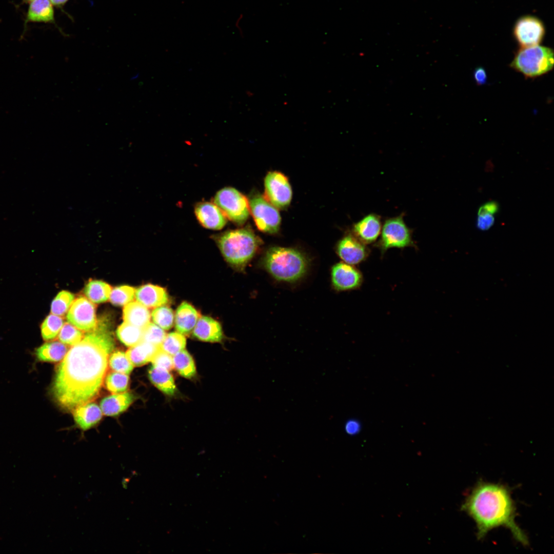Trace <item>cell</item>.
<instances>
[{
	"mask_svg": "<svg viewBox=\"0 0 554 554\" xmlns=\"http://www.w3.org/2000/svg\"><path fill=\"white\" fill-rule=\"evenodd\" d=\"M114 345L110 333L96 326L67 351L57 367L52 387L61 408L73 410L96 397Z\"/></svg>",
	"mask_w": 554,
	"mask_h": 554,
	"instance_id": "cell-1",
	"label": "cell"
},
{
	"mask_svg": "<svg viewBox=\"0 0 554 554\" xmlns=\"http://www.w3.org/2000/svg\"><path fill=\"white\" fill-rule=\"evenodd\" d=\"M474 521L477 537L483 539L494 528L508 529L513 538L523 546L528 537L516 522L517 508L507 486L479 481L465 498L461 508Z\"/></svg>",
	"mask_w": 554,
	"mask_h": 554,
	"instance_id": "cell-2",
	"label": "cell"
},
{
	"mask_svg": "<svg viewBox=\"0 0 554 554\" xmlns=\"http://www.w3.org/2000/svg\"><path fill=\"white\" fill-rule=\"evenodd\" d=\"M214 239L226 261L241 270L252 259L261 243L254 232L247 228L227 230Z\"/></svg>",
	"mask_w": 554,
	"mask_h": 554,
	"instance_id": "cell-3",
	"label": "cell"
},
{
	"mask_svg": "<svg viewBox=\"0 0 554 554\" xmlns=\"http://www.w3.org/2000/svg\"><path fill=\"white\" fill-rule=\"evenodd\" d=\"M263 264L266 270L276 280L294 282L307 271L306 258L296 249L281 247L269 248L265 254Z\"/></svg>",
	"mask_w": 554,
	"mask_h": 554,
	"instance_id": "cell-4",
	"label": "cell"
},
{
	"mask_svg": "<svg viewBox=\"0 0 554 554\" xmlns=\"http://www.w3.org/2000/svg\"><path fill=\"white\" fill-rule=\"evenodd\" d=\"M553 66V50L539 45L521 47L510 64L512 69L529 78L548 73Z\"/></svg>",
	"mask_w": 554,
	"mask_h": 554,
	"instance_id": "cell-5",
	"label": "cell"
},
{
	"mask_svg": "<svg viewBox=\"0 0 554 554\" xmlns=\"http://www.w3.org/2000/svg\"><path fill=\"white\" fill-rule=\"evenodd\" d=\"M375 246L382 255L390 248L415 247L412 231L406 224L402 214L387 219L384 221L381 236Z\"/></svg>",
	"mask_w": 554,
	"mask_h": 554,
	"instance_id": "cell-6",
	"label": "cell"
},
{
	"mask_svg": "<svg viewBox=\"0 0 554 554\" xmlns=\"http://www.w3.org/2000/svg\"><path fill=\"white\" fill-rule=\"evenodd\" d=\"M213 202L227 219L237 225L244 224L249 217L248 200L235 188L225 187L220 190Z\"/></svg>",
	"mask_w": 554,
	"mask_h": 554,
	"instance_id": "cell-7",
	"label": "cell"
},
{
	"mask_svg": "<svg viewBox=\"0 0 554 554\" xmlns=\"http://www.w3.org/2000/svg\"><path fill=\"white\" fill-rule=\"evenodd\" d=\"M248 202L250 211L257 228L266 233L277 232L281 221L277 208L259 193L252 195Z\"/></svg>",
	"mask_w": 554,
	"mask_h": 554,
	"instance_id": "cell-8",
	"label": "cell"
},
{
	"mask_svg": "<svg viewBox=\"0 0 554 554\" xmlns=\"http://www.w3.org/2000/svg\"><path fill=\"white\" fill-rule=\"evenodd\" d=\"M265 199L279 209H284L290 203L292 189L288 179L278 171L269 172L265 181Z\"/></svg>",
	"mask_w": 554,
	"mask_h": 554,
	"instance_id": "cell-9",
	"label": "cell"
},
{
	"mask_svg": "<svg viewBox=\"0 0 554 554\" xmlns=\"http://www.w3.org/2000/svg\"><path fill=\"white\" fill-rule=\"evenodd\" d=\"M67 319L69 323L84 331H92L97 326L95 306L84 296H80L73 301Z\"/></svg>",
	"mask_w": 554,
	"mask_h": 554,
	"instance_id": "cell-10",
	"label": "cell"
},
{
	"mask_svg": "<svg viewBox=\"0 0 554 554\" xmlns=\"http://www.w3.org/2000/svg\"><path fill=\"white\" fill-rule=\"evenodd\" d=\"M545 34L543 24L536 17L524 16L516 23L514 35L521 47L539 45Z\"/></svg>",
	"mask_w": 554,
	"mask_h": 554,
	"instance_id": "cell-11",
	"label": "cell"
},
{
	"mask_svg": "<svg viewBox=\"0 0 554 554\" xmlns=\"http://www.w3.org/2000/svg\"><path fill=\"white\" fill-rule=\"evenodd\" d=\"M331 275L333 287L338 291L357 289L363 282L361 271L345 262L335 264L332 268Z\"/></svg>",
	"mask_w": 554,
	"mask_h": 554,
	"instance_id": "cell-12",
	"label": "cell"
},
{
	"mask_svg": "<svg viewBox=\"0 0 554 554\" xmlns=\"http://www.w3.org/2000/svg\"><path fill=\"white\" fill-rule=\"evenodd\" d=\"M344 262L355 265L364 262L369 254V249L353 234H348L338 243L336 248Z\"/></svg>",
	"mask_w": 554,
	"mask_h": 554,
	"instance_id": "cell-13",
	"label": "cell"
},
{
	"mask_svg": "<svg viewBox=\"0 0 554 554\" xmlns=\"http://www.w3.org/2000/svg\"><path fill=\"white\" fill-rule=\"evenodd\" d=\"M194 211L197 220L206 228L220 230L227 223V218L214 203H198Z\"/></svg>",
	"mask_w": 554,
	"mask_h": 554,
	"instance_id": "cell-14",
	"label": "cell"
},
{
	"mask_svg": "<svg viewBox=\"0 0 554 554\" xmlns=\"http://www.w3.org/2000/svg\"><path fill=\"white\" fill-rule=\"evenodd\" d=\"M382 227L381 217L375 213H369L353 225L352 231L357 238L367 245L377 241Z\"/></svg>",
	"mask_w": 554,
	"mask_h": 554,
	"instance_id": "cell-15",
	"label": "cell"
},
{
	"mask_svg": "<svg viewBox=\"0 0 554 554\" xmlns=\"http://www.w3.org/2000/svg\"><path fill=\"white\" fill-rule=\"evenodd\" d=\"M30 23L55 25L54 6L49 0H33L29 3L24 20V33Z\"/></svg>",
	"mask_w": 554,
	"mask_h": 554,
	"instance_id": "cell-16",
	"label": "cell"
},
{
	"mask_svg": "<svg viewBox=\"0 0 554 554\" xmlns=\"http://www.w3.org/2000/svg\"><path fill=\"white\" fill-rule=\"evenodd\" d=\"M135 297L137 302L146 307H157L167 304L169 301L166 289L150 284H146L135 290Z\"/></svg>",
	"mask_w": 554,
	"mask_h": 554,
	"instance_id": "cell-17",
	"label": "cell"
},
{
	"mask_svg": "<svg viewBox=\"0 0 554 554\" xmlns=\"http://www.w3.org/2000/svg\"><path fill=\"white\" fill-rule=\"evenodd\" d=\"M193 335L199 340L212 343L221 342L223 338L220 324L207 316L199 318L193 328Z\"/></svg>",
	"mask_w": 554,
	"mask_h": 554,
	"instance_id": "cell-18",
	"label": "cell"
},
{
	"mask_svg": "<svg viewBox=\"0 0 554 554\" xmlns=\"http://www.w3.org/2000/svg\"><path fill=\"white\" fill-rule=\"evenodd\" d=\"M200 314L196 309L187 302H182L177 308L175 315L176 330L183 334H188L194 328Z\"/></svg>",
	"mask_w": 554,
	"mask_h": 554,
	"instance_id": "cell-19",
	"label": "cell"
},
{
	"mask_svg": "<svg viewBox=\"0 0 554 554\" xmlns=\"http://www.w3.org/2000/svg\"><path fill=\"white\" fill-rule=\"evenodd\" d=\"M73 410L75 422L79 427L86 430L100 421L102 411L97 404L88 403L76 407Z\"/></svg>",
	"mask_w": 554,
	"mask_h": 554,
	"instance_id": "cell-20",
	"label": "cell"
},
{
	"mask_svg": "<svg viewBox=\"0 0 554 554\" xmlns=\"http://www.w3.org/2000/svg\"><path fill=\"white\" fill-rule=\"evenodd\" d=\"M134 400V396L130 392L117 393L103 399L100 407L105 415L115 416L125 411Z\"/></svg>",
	"mask_w": 554,
	"mask_h": 554,
	"instance_id": "cell-21",
	"label": "cell"
},
{
	"mask_svg": "<svg viewBox=\"0 0 554 554\" xmlns=\"http://www.w3.org/2000/svg\"><path fill=\"white\" fill-rule=\"evenodd\" d=\"M150 316L147 307L137 301L125 305L123 309L124 322L142 328L150 323Z\"/></svg>",
	"mask_w": 554,
	"mask_h": 554,
	"instance_id": "cell-22",
	"label": "cell"
},
{
	"mask_svg": "<svg viewBox=\"0 0 554 554\" xmlns=\"http://www.w3.org/2000/svg\"><path fill=\"white\" fill-rule=\"evenodd\" d=\"M151 383L160 390L168 395H173L176 392L174 379L169 370L152 365L148 371Z\"/></svg>",
	"mask_w": 554,
	"mask_h": 554,
	"instance_id": "cell-23",
	"label": "cell"
},
{
	"mask_svg": "<svg viewBox=\"0 0 554 554\" xmlns=\"http://www.w3.org/2000/svg\"><path fill=\"white\" fill-rule=\"evenodd\" d=\"M160 346L142 341L131 347L126 354L133 366H140L151 361Z\"/></svg>",
	"mask_w": 554,
	"mask_h": 554,
	"instance_id": "cell-24",
	"label": "cell"
},
{
	"mask_svg": "<svg viewBox=\"0 0 554 554\" xmlns=\"http://www.w3.org/2000/svg\"><path fill=\"white\" fill-rule=\"evenodd\" d=\"M68 351L67 347L62 342L46 343L35 350L37 359L41 361L57 362L62 360Z\"/></svg>",
	"mask_w": 554,
	"mask_h": 554,
	"instance_id": "cell-25",
	"label": "cell"
},
{
	"mask_svg": "<svg viewBox=\"0 0 554 554\" xmlns=\"http://www.w3.org/2000/svg\"><path fill=\"white\" fill-rule=\"evenodd\" d=\"M112 289L107 283L100 280L89 281L85 288L87 298L93 303L105 302L109 299Z\"/></svg>",
	"mask_w": 554,
	"mask_h": 554,
	"instance_id": "cell-26",
	"label": "cell"
},
{
	"mask_svg": "<svg viewBox=\"0 0 554 554\" xmlns=\"http://www.w3.org/2000/svg\"><path fill=\"white\" fill-rule=\"evenodd\" d=\"M173 368L183 377L190 379L196 373L194 361L186 350H182L172 357Z\"/></svg>",
	"mask_w": 554,
	"mask_h": 554,
	"instance_id": "cell-27",
	"label": "cell"
},
{
	"mask_svg": "<svg viewBox=\"0 0 554 554\" xmlns=\"http://www.w3.org/2000/svg\"><path fill=\"white\" fill-rule=\"evenodd\" d=\"M143 330L124 322L118 327L116 334L125 345L132 347L143 341Z\"/></svg>",
	"mask_w": 554,
	"mask_h": 554,
	"instance_id": "cell-28",
	"label": "cell"
},
{
	"mask_svg": "<svg viewBox=\"0 0 554 554\" xmlns=\"http://www.w3.org/2000/svg\"><path fill=\"white\" fill-rule=\"evenodd\" d=\"M63 325V319L60 316L52 313L48 315L43 322L41 327L43 339L48 341L55 338Z\"/></svg>",
	"mask_w": 554,
	"mask_h": 554,
	"instance_id": "cell-29",
	"label": "cell"
},
{
	"mask_svg": "<svg viewBox=\"0 0 554 554\" xmlns=\"http://www.w3.org/2000/svg\"><path fill=\"white\" fill-rule=\"evenodd\" d=\"M186 344V339L183 334L173 332L166 334L160 347L165 352L173 355L183 350Z\"/></svg>",
	"mask_w": 554,
	"mask_h": 554,
	"instance_id": "cell-30",
	"label": "cell"
},
{
	"mask_svg": "<svg viewBox=\"0 0 554 554\" xmlns=\"http://www.w3.org/2000/svg\"><path fill=\"white\" fill-rule=\"evenodd\" d=\"M151 317L153 322L164 330L171 329L174 323L173 310L168 306L162 305L153 310Z\"/></svg>",
	"mask_w": 554,
	"mask_h": 554,
	"instance_id": "cell-31",
	"label": "cell"
},
{
	"mask_svg": "<svg viewBox=\"0 0 554 554\" xmlns=\"http://www.w3.org/2000/svg\"><path fill=\"white\" fill-rule=\"evenodd\" d=\"M74 299L72 293L65 290L60 291L51 303V313L60 316L64 315L68 311Z\"/></svg>",
	"mask_w": 554,
	"mask_h": 554,
	"instance_id": "cell-32",
	"label": "cell"
},
{
	"mask_svg": "<svg viewBox=\"0 0 554 554\" xmlns=\"http://www.w3.org/2000/svg\"><path fill=\"white\" fill-rule=\"evenodd\" d=\"M135 289L127 285L115 287L110 293L109 300L116 306H123L132 301L135 296Z\"/></svg>",
	"mask_w": 554,
	"mask_h": 554,
	"instance_id": "cell-33",
	"label": "cell"
},
{
	"mask_svg": "<svg viewBox=\"0 0 554 554\" xmlns=\"http://www.w3.org/2000/svg\"><path fill=\"white\" fill-rule=\"evenodd\" d=\"M128 374L115 371L108 374L105 380L107 389L113 393L124 392L128 387Z\"/></svg>",
	"mask_w": 554,
	"mask_h": 554,
	"instance_id": "cell-34",
	"label": "cell"
},
{
	"mask_svg": "<svg viewBox=\"0 0 554 554\" xmlns=\"http://www.w3.org/2000/svg\"><path fill=\"white\" fill-rule=\"evenodd\" d=\"M109 364L114 371L128 375L132 371L134 366L126 353L121 351H115L111 355Z\"/></svg>",
	"mask_w": 554,
	"mask_h": 554,
	"instance_id": "cell-35",
	"label": "cell"
},
{
	"mask_svg": "<svg viewBox=\"0 0 554 554\" xmlns=\"http://www.w3.org/2000/svg\"><path fill=\"white\" fill-rule=\"evenodd\" d=\"M58 339L64 344L74 345L83 338L82 332L69 323H65L58 333Z\"/></svg>",
	"mask_w": 554,
	"mask_h": 554,
	"instance_id": "cell-36",
	"label": "cell"
},
{
	"mask_svg": "<svg viewBox=\"0 0 554 554\" xmlns=\"http://www.w3.org/2000/svg\"><path fill=\"white\" fill-rule=\"evenodd\" d=\"M166 335L164 329L156 324L149 323L144 328L143 341L160 346Z\"/></svg>",
	"mask_w": 554,
	"mask_h": 554,
	"instance_id": "cell-37",
	"label": "cell"
},
{
	"mask_svg": "<svg viewBox=\"0 0 554 554\" xmlns=\"http://www.w3.org/2000/svg\"><path fill=\"white\" fill-rule=\"evenodd\" d=\"M160 347L151 362L152 365L170 370L173 368L172 358Z\"/></svg>",
	"mask_w": 554,
	"mask_h": 554,
	"instance_id": "cell-38",
	"label": "cell"
},
{
	"mask_svg": "<svg viewBox=\"0 0 554 554\" xmlns=\"http://www.w3.org/2000/svg\"><path fill=\"white\" fill-rule=\"evenodd\" d=\"M494 221V217L491 214H480L477 220V226L482 230H488L493 225Z\"/></svg>",
	"mask_w": 554,
	"mask_h": 554,
	"instance_id": "cell-39",
	"label": "cell"
},
{
	"mask_svg": "<svg viewBox=\"0 0 554 554\" xmlns=\"http://www.w3.org/2000/svg\"><path fill=\"white\" fill-rule=\"evenodd\" d=\"M361 428V423L355 419L348 420L345 424V431L350 436H354L358 434L360 432Z\"/></svg>",
	"mask_w": 554,
	"mask_h": 554,
	"instance_id": "cell-40",
	"label": "cell"
},
{
	"mask_svg": "<svg viewBox=\"0 0 554 554\" xmlns=\"http://www.w3.org/2000/svg\"><path fill=\"white\" fill-rule=\"evenodd\" d=\"M473 76L475 82L478 85H483L487 82V73L483 67L477 68L473 72Z\"/></svg>",
	"mask_w": 554,
	"mask_h": 554,
	"instance_id": "cell-41",
	"label": "cell"
},
{
	"mask_svg": "<svg viewBox=\"0 0 554 554\" xmlns=\"http://www.w3.org/2000/svg\"><path fill=\"white\" fill-rule=\"evenodd\" d=\"M498 209L499 206L497 202H489L480 207L478 211V215L485 213L492 214L496 213Z\"/></svg>",
	"mask_w": 554,
	"mask_h": 554,
	"instance_id": "cell-42",
	"label": "cell"
},
{
	"mask_svg": "<svg viewBox=\"0 0 554 554\" xmlns=\"http://www.w3.org/2000/svg\"><path fill=\"white\" fill-rule=\"evenodd\" d=\"M52 5L58 8H62L69 0H49Z\"/></svg>",
	"mask_w": 554,
	"mask_h": 554,
	"instance_id": "cell-43",
	"label": "cell"
},
{
	"mask_svg": "<svg viewBox=\"0 0 554 554\" xmlns=\"http://www.w3.org/2000/svg\"><path fill=\"white\" fill-rule=\"evenodd\" d=\"M23 1L24 2H26V3H29L30 2H31V1H32L33 0H23Z\"/></svg>",
	"mask_w": 554,
	"mask_h": 554,
	"instance_id": "cell-44",
	"label": "cell"
}]
</instances>
